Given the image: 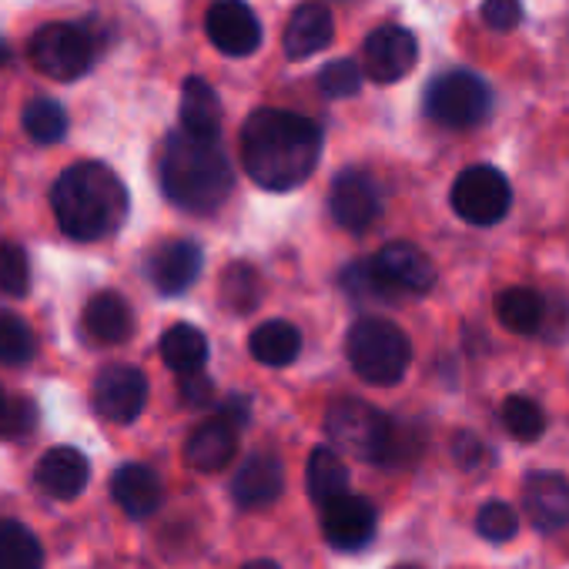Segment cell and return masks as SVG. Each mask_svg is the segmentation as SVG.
I'll list each match as a JSON object with an SVG mask.
<instances>
[{
	"label": "cell",
	"mask_w": 569,
	"mask_h": 569,
	"mask_svg": "<svg viewBox=\"0 0 569 569\" xmlns=\"http://www.w3.org/2000/svg\"><path fill=\"white\" fill-rule=\"evenodd\" d=\"M178 392H181V402L191 406V409H201V406H211L214 402V382L208 376H201V372L184 376L181 386H178Z\"/></svg>",
	"instance_id": "obj_40"
},
{
	"label": "cell",
	"mask_w": 569,
	"mask_h": 569,
	"mask_svg": "<svg viewBox=\"0 0 569 569\" xmlns=\"http://www.w3.org/2000/svg\"><path fill=\"white\" fill-rule=\"evenodd\" d=\"M329 211L346 231H366L382 211L379 184L362 171H342L329 191Z\"/></svg>",
	"instance_id": "obj_14"
},
{
	"label": "cell",
	"mask_w": 569,
	"mask_h": 569,
	"mask_svg": "<svg viewBox=\"0 0 569 569\" xmlns=\"http://www.w3.org/2000/svg\"><path fill=\"white\" fill-rule=\"evenodd\" d=\"M452 456H456V462H459V469H486L489 462H492V456H489V449H486V442L479 439V436H472V432H459L456 439H452Z\"/></svg>",
	"instance_id": "obj_38"
},
{
	"label": "cell",
	"mask_w": 569,
	"mask_h": 569,
	"mask_svg": "<svg viewBox=\"0 0 569 569\" xmlns=\"http://www.w3.org/2000/svg\"><path fill=\"white\" fill-rule=\"evenodd\" d=\"M376 526H379V512L366 496L346 492L329 506H322V532L342 552L366 549L376 536Z\"/></svg>",
	"instance_id": "obj_12"
},
{
	"label": "cell",
	"mask_w": 569,
	"mask_h": 569,
	"mask_svg": "<svg viewBox=\"0 0 569 569\" xmlns=\"http://www.w3.org/2000/svg\"><path fill=\"white\" fill-rule=\"evenodd\" d=\"M369 261L392 296H426L436 284V264L409 241H392Z\"/></svg>",
	"instance_id": "obj_10"
},
{
	"label": "cell",
	"mask_w": 569,
	"mask_h": 569,
	"mask_svg": "<svg viewBox=\"0 0 569 569\" xmlns=\"http://www.w3.org/2000/svg\"><path fill=\"white\" fill-rule=\"evenodd\" d=\"M281 489H284V469L281 459L271 452H251L231 479V499L241 509H264L281 496Z\"/></svg>",
	"instance_id": "obj_18"
},
{
	"label": "cell",
	"mask_w": 569,
	"mask_h": 569,
	"mask_svg": "<svg viewBox=\"0 0 569 569\" xmlns=\"http://www.w3.org/2000/svg\"><path fill=\"white\" fill-rule=\"evenodd\" d=\"M181 131L191 138L218 141L221 131V104L204 78H188L181 84Z\"/></svg>",
	"instance_id": "obj_23"
},
{
	"label": "cell",
	"mask_w": 569,
	"mask_h": 569,
	"mask_svg": "<svg viewBox=\"0 0 569 569\" xmlns=\"http://www.w3.org/2000/svg\"><path fill=\"white\" fill-rule=\"evenodd\" d=\"M342 289L349 292V299H356V302H396L399 296H392L386 284H382V278L376 274V268H372V261L366 258V261H352L346 271H342Z\"/></svg>",
	"instance_id": "obj_32"
},
{
	"label": "cell",
	"mask_w": 569,
	"mask_h": 569,
	"mask_svg": "<svg viewBox=\"0 0 569 569\" xmlns=\"http://www.w3.org/2000/svg\"><path fill=\"white\" fill-rule=\"evenodd\" d=\"M158 174L164 198L191 214L218 211L234 188V171L221 151V141L191 138L181 128L164 141Z\"/></svg>",
	"instance_id": "obj_3"
},
{
	"label": "cell",
	"mask_w": 569,
	"mask_h": 569,
	"mask_svg": "<svg viewBox=\"0 0 569 569\" xmlns=\"http://www.w3.org/2000/svg\"><path fill=\"white\" fill-rule=\"evenodd\" d=\"M84 329L94 342L101 346H121L134 332V316L131 306L118 292H98L84 306Z\"/></svg>",
	"instance_id": "obj_22"
},
{
	"label": "cell",
	"mask_w": 569,
	"mask_h": 569,
	"mask_svg": "<svg viewBox=\"0 0 569 569\" xmlns=\"http://www.w3.org/2000/svg\"><path fill=\"white\" fill-rule=\"evenodd\" d=\"M522 506L536 529L556 532L569 526V479L562 472H529L522 479Z\"/></svg>",
	"instance_id": "obj_16"
},
{
	"label": "cell",
	"mask_w": 569,
	"mask_h": 569,
	"mask_svg": "<svg viewBox=\"0 0 569 569\" xmlns=\"http://www.w3.org/2000/svg\"><path fill=\"white\" fill-rule=\"evenodd\" d=\"M161 359L168 369H174L178 376H194L204 369L208 362V339L204 332H198L194 326L188 322H178L171 326L164 336H161Z\"/></svg>",
	"instance_id": "obj_25"
},
{
	"label": "cell",
	"mask_w": 569,
	"mask_h": 569,
	"mask_svg": "<svg viewBox=\"0 0 569 569\" xmlns=\"http://www.w3.org/2000/svg\"><path fill=\"white\" fill-rule=\"evenodd\" d=\"M38 422V409L28 396H8L0 406V439H21Z\"/></svg>",
	"instance_id": "obj_37"
},
{
	"label": "cell",
	"mask_w": 569,
	"mask_h": 569,
	"mask_svg": "<svg viewBox=\"0 0 569 569\" xmlns=\"http://www.w3.org/2000/svg\"><path fill=\"white\" fill-rule=\"evenodd\" d=\"M396 569H419V566H412V562H402V566H396Z\"/></svg>",
	"instance_id": "obj_43"
},
{
	"label": "cell",
	"mask_w": 569,
	"mask_h": 569,
	"mask_svg": "<svg viewBox=\"0 0 569 569\" xmlns=\"http://www.w3.org/2000/svg\"><path fill=\"white\" fill-rule=\"evenodd\" d=\"M91 399L101 419L131 426L148 406V379L134 366H108L98 372Z\"/></svg>",
	"instance_id": "obj_9"
},
{
	"label": "cell",
	"mask_w": 569,
	"mask_h": 569,
	"mask_svg": "<svg viewBox=\"0 0 569 569\" xmlns=\"http://www.w3.org/2000/svg\"><path fill=\"white\" fill-rule=\"evenodd\" d=\"M542 316H546L542 299H539L532 289H522V284H512V289H502V292L496 296V319H499L509 332H516V336H532V332H539Z\"/></svg>",
	"instance_id": "obj_27"
},
{
	"label": "cell",
	"mask_w": 569,
	"mask_h": 569,
	"mask_svg": "<svg viewBox=\"0 0 569 569\" xmlns=\"http://www.w3.org/2000/svg\"><path fill=\"white\" fill-rule=\"evenodd\" d=\"M234 452H238V429L228 426L221 416L201 422L188 436V442H184V459L198 472H218V469H224L234 459Z\"/></svg>",
	"instance_id": "obj_20"
},
{
	"label": "cell",
	"mask_w": 569,
	"mask_h": 569,
	"mask_svg": "<svg viewBox=\"0 0 569 569\" xmlns=\"http://www.w3.org/2000/svg\"><path fill=\"white\" fill-rule=\"evenodd\" d=\"M319 88H322V94L332 98V101L356 98L359 88H362V68H359L356 61H349V58L332 61V64H326L322 74H319Z\"/></svg>",
	"instance_id": "obj_35"
},
{
	"label": "cell",
	"mask_w": 569,
	"mask_h": 569,
	"mask_svg": "<svg viewBox=\"0 0 569 569\" xmlns=\"http://www.w3.org/2000/svg\"><path fill=\"white\" fill-rule=\"evenodd\" d=\"M346 356L369 386H396L412 362V342L389 319H362L349 329Z\"/></svg>",
	"instance_id": "obj_4"
},
{
	"label": "cell",
	"mask_w": 569,
	"mask_h": 569,
	"mask_svg": "<svg viewBox=\"0 0 569 569\" xmlns=\"http://www.w3.org/2000/svg\"><path fill=\"white\" fill-rule=\"evenodd\" d=\"M419 61V44H416V34L406 31V28H396V24H386L379 31H372L366 38V48H362V64L376 84H396L402 81Z\"/></svg>",
	"instance_id": "obj_11"
},
{
	"label": "cell",
	"mask_w": 569,
	"mask_h": 569,
	"mask_svg": "<svg viewBox=\"0 0 569 569\" xmlns=\"http://www.w3.org/2000/svg\"><path fill=\"white\" fill-rule=\"evenodd\" d=\"M201 264H204V254H201L198 241L171 238V241H161L154 248V254L148 258V274L161 296H181L198 281Z\"/></svg>",
	"instance_id": "obj_15"
},
{
	"label": "cell",
	"mask_w": 569,
	"mask_h": 569,
	"mask_svg": "<svg viewBox=\"0 0 569 569\" xmlns=\"http://www.w3.org/2000/svg\"><path fill=\"white\" fill-rule=\"evenodd\" d=\"M24 131L38 144H58L68 134V111L54 98H34L24 108Z\"/></svg>",
	"instance_id": "obj_30"
},
{
	"label": "cell",
	"mask_w": 569,
	"mask_h": 569,
	"mask_svg": "<svg viewBox=\"0 0 569 569\" xmlns=\"http://www.w3.org/2000/svg\"><path fill=\"white\" fill-rule=\"evenodd\" d=\"M322 154V128L281 108L254 111L241 128V164L268 191H292L309 181Z\"/></svg>",
	"instance_id": "obj_1"
},
{
	"label": "cell",
	"mask_w": 569,
	"mask_h": 569,
	"mask_svg": "<svg viewBox=\"0 0 569 569\" xmlns=\"http://www.w3.org/2000/svg\"><path fill=\"white\" fill-rule=\"evenodd\" d=\"M4 399H8V392H4V389H0V406H4Z\"/></svg>",
	"instance_id": "obj_44"
},
{
	"label": "cell",
	"mask_w": 569,
	"mask_h": 569,
	"mask_svg": "<svg viewBox=\"0 0 569 569\" xmlns=\"http://www.w3.org/2000/svg\"><path fill=\"white\" fill-rule=\"evenodd\" d=\"M218 416H221L228 426L241 429V426L248 422V399H241V396H228V399H224V406L218 409Z\"/></svg>",
	"instance_id": "obj_41"
},
{
	"label": "cell",
	"mask_w": 569,
	"mask_h": 569,
	"mask_svg": "<svg viewBox=\"0 0 569 569\" xmlns=\"http://www.w3.org/2000/svg\"><path fill=\"white\" fill-rule=\"evenodd\" d=\"M241 569H281V566L271 562V559H251V562H244Z\"/></svg>",
	"instance_id": "obj_42"
},
{
	"label": "cell",
	"mask_w": 569,
	"mask_h": 569,
	"mask_svg": "<svg viewBox=\"0 0 569 569\" xmlns=\"http://www.w3.org/2000/svg\"><path fill=\"white\" fill-rule=\"evenodd\" d=\"M482 21L492 31H516L522 24V4L519 0H486Z\"/></svg>",
	"instance_id": "obj_39"
},
{
	"label": "cell",
	"mask_w": 569,
	"mask_h": 569,
	"mask_svg": "<svg viewBox=\"0 0 569 569\" xmlns=\"http://www.w3.org/2000/svg\"><path fill=\"white\" fill-rule=\"evenodd\" d=\"M326 432L339 452H349L366 462H389L396 422L369 402L346 399L326 412Z\"/></svg>",
	"instance_id": "obj_5"
},
{
	"label": "cell",
	"mask_w": 569,
	"mask_h": 569,
	"mask_svg": "<svg viewBox=\"0 0 569 569\" xmlns=\"http://www.w3.org/2000/svg\"><path fill=\"white\" fill-rule=\"evenodd\" d=\"M306 482H309L312 502L329 506L332 499H339V496L349 492V469H346V462L339 459L336 449L319 446V449H312V456H309Z\"/></svg>",
	"instance_id": "obj_26"
},
{
	"label": "cell",
	"mask_w": 569,
	"mask_h": 569,
	"mask_svg": "<svg viewBox=\"0 0 569 569\" xmlns=\"http://www.w3.org/2000/svg\"><path fill=\"white\" fill-rule=\"evenodd\" d=\"M31 289V264L21 244L14 241H0V292L21 299Z\"/></svg>",
	"instance_id": "obj_34"
},
{
	"label": "cell",
	"mask_w": 569,
	"mask_h": 569,
	"mask_svg": "<svg viewBox=\"0 0 569 569\" xmlns=\"http://www.w3.org/2000/svg\"><path fill=\"white\" fill-rule=\"evenodd\" d=\"M489 108H492L489 84L466 68L446 71L426 88V114L442 128H456V131L476 128L486 121Z\"/></svg>",
	"instance_id": "obj_6"
},
{
	"label": "cell",
	"mask_w": 569,
	"mask_h": 569,
	"mask_svg": "<svg viewBox=\"0 0 569 569\" xmlns=\"http://www.w3.org/2000/svg\"><path fill=\"white\" fill-rule=\"evenodd\" d=\"M248 349L251 356L261 362V366H271V369H281V366H292L302 352V336L292 322H264L251 332L248 339Z\"/></svg>",
	"instance_id": "obj_24"
},
{
	"label": "cell",
	"mask_w": 569,
	"mask_h": 569,
	"mask_svg": "<svg viewBox=\"0 0 569 569\" xmlns=\"http://www.w3.org/2000/svg\"><path fill=\"white\" fill-rule=\"evenodd\" d=\"M332 38H336V21L329 8L322 0H306L289 18V28H284V58L289 61L316 58L332 44Z\"/></svg>",
	"instance_id": "obj_19"
},
{
	"label": "cell",
	"mask_w": 569,
	"mask_h": 569,
	"mask_svg": "<svg viewBox=\"0 0 569 569\" xmlns=\"http://www.w3.org/2000/svg\"><path fill=\"white\" fill-rule=\"evenodd\" d=\"M502 426L516 442H536L546 432V412L526 396H509L502 402Z\"/></svg>",
	"instance_id": "obj_31"
},
{
	"label": "cell",
	"mask_w": 569,
	"mask_h": 569,
	"mask_svg": "<svg viewBox=\"0 0 569 569\" xmlns=\"http://www.w3.org/2000/svg\"><path fill=\"white\" fill-rule=\"evenodd\" d=\"M204 31L208 41L228 58L254 54L261 44V24L244 0H218V4H211L204 18Z\"/></svg>",
	"instance_id": "obj_13"
},
{
	"label": "cell",
	"mask_w": 569,
	"mask_h": 569,
	"mask_svg": "<svg viewBox=\"0 0 569 569\" xmlns=\"http://www.w3.org/2000/svg\"><path fill=\"white\" fill-rule=\"evenodd\" d=\"M101 44L84 24H44L31 38V61L54 81H78L91 71Z\"/></svg>",
	"instance_id": "obj_7"
},
{
	"label": "cell",
	"mask_w": 569,
	"mask_h": 569,
	"mask_svg": "<svg viewBox=\"0 0 569 569\" xmlns=\"http://www.w3.org/2000/svg\"><path fill=\"white\" fill-rule=\"evenodd\" d=\"M512 204V188L506 174L492 164L466 168L452 184V208L469 224H496Z\"/></svg>",
	"instance_id": "obj_8"
},
{
	"label": "cell",
	"mask_w": 569,
	"mask_h": 569,
	"mask_svg": "<svg viewBox=\"0 0 569 569\" xmlns=\"http://www.w3.org/2000/svg\"><path fill=\"white\" fill-rule=\"evenodd\" d=\"M44 549L38 536L14 519H0V569H41Z\"/></svg>",
	"instance_id": "obj_28"
},
{
	"label": "cell",
	"mask_w": 569,
	"mask_h": 569,
	"mask_svg": "<svg viewBox=\"0 0 569 569\" xmlns=\"http://www.w3.org/2000/svg\"><path fill=\"white\" fill-rule=\"evenodd\" d=\"M91 479V466H88V456L74 446H58V449H48L34 469V482L41 486L44 496L51 499H61V502H71L84 492Z\"/></svg>",
	"instance_id": "obj_17"
},
{
	"label": "cell",
	"mask_w": 569,
	"mask_h": 569,
	"mask_svg": "<svg viewBox=\"0 0 569 569\" xmlns=\"http://www.w3.org/2000/svg\"><path fill=\"white\" fill-rule=\"evenodd\" d=\"M476 529L489 542H506L519 532V516L506 502H486L476 516Z\"/></svg>",
	"instance_id": "obj_36"
},
{
	"label": "cell",
	"mask_w": 569,
	"mask_h": 569,
	"mask_svg": "<svg viewBox=\"0 0 569 569\" xmlns=\"http://www.w3.org/2000/svg\"><path fill=\"white\" fill-rule=\"evenodd\" d=\"M111 492L118 499V506L131 516V519H148L158 512L161 499H164V486L158 479L154 469L141 466V462H128L114 472L111 479Z\"/></svg>",
	"instance_id": "obj_21"
},
{
	"label": "cell",
	"mask_w": 569,
	"mask_h": 569,
	"mask_svg": "<svg viewBox=\"0 0 569 569\" xmlns=\"http://www.w3.org/2000/svg\"><path fill=\"white\" fill-rule=\"evenodd\" d=\"M34 359V336L21 316H0V362L4 366H28Z\"/></svg>",
	"instance_id": "obj_33"
},
{
	"label": "cell",
	"mask_w": 569,
	"mask_h": 569,
	"mask_svg": "<svg viewBox=\"0 0 569 569\" xmlns=\"http://www.w3.org/2000/svg\"><path fill=\"white\" fill-rule=\"evenodd\" d=\"M258 296H261V281H258V271L244 261H234L228 264V271L221 274V302L234 312V316H244L258 306Z\"/></svg>",
	"instance_id": "obj_29"
},
{
	"label": "cell",
	"mask_w": 569,
	"mask_h": 569,
	"mask_svg": "<svg viewBox=\"0 0 569 569\" xmlns=\"http://www.w3.org/2000/svg\"><path fill=\"white\" fill-rule=\"evenodd\" d=\"M54 218L74 241H101L128 218V188L101 161L71 164L51 191Z\"/></svg>",
	"instance_id": "obj_2"
}]
</instances>
